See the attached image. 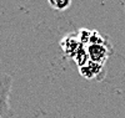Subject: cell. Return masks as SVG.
I'll return each instance as SVG.
<instances>
[{
	"instance_id": "obj_1",
	"label": "cell",
	"mask_w": 125,
	"mask_h": 118,
	"mask_svg": "<svg viewBox=\"0 0 125 118\" xmlns=\"http://www.w3.org/2000/svg\"><path fill=\"white\" fill-rule=\"evenodd\" d=\"M89 53L94 61H101L105 56V50L103 46H98V45H93L89 47Z\"/></svg>"
},
{
	"instance_id": "obj_2",
	"label": "cell",
	"mask_w": 125,
	"mask_h": 118,
	"mask_svg": "<svg viewBox=\"0 0 125 118\" xmlns=\"http://www.w3.org/2000/svg\"><path fill=\"white\" fill-rule=\"evenodd\" d=\"M50 4L55 6V8H59V9H64L65 6L69 5V1H50Z\"/></svg>"
}]
</instances>
